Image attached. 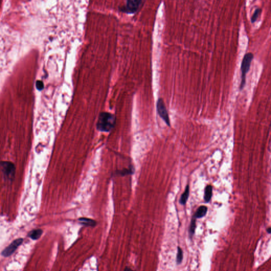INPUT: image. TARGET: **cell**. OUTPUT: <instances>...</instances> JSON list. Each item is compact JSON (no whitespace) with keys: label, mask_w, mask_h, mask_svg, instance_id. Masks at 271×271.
Segmentation results:
<instances>
[{"label":"cell","mask_w":271,"mask_h":271,"mask_svg":"<svg viewBox=\"0 0 271 271\" xmlns=\"http://www.w3.org/2000/svg\"><path fill=\"white\" fill-rule=\"evenodd\" d=\"M116 123L115 116L108 112H102L100 114L97 123L99 130L109 132L114 127Z\"/></svg>","instance_id":"cell-1"},{"label":"cell","mask_w":271,"mask_h":271,"mask_svg":"<svg viewBox=\"0 0 271 271\" xmlns=\"http://www.w3.org/2000/svg\"><path fill=\"white\" fill-rule=\"evenodd\" d=\"M254 58V55L252 53H247L244 55L241 64V82L240 84V90H243L246 84V78L248 73L251 64Z\"/></svg>","instance_id":"cell-2"},{"label":"cell","mask_w":271,"mask_h":271,"mask_svg":"<svg viewBox=\"0 0 271 271\" xmlns=\"http://www.w3.org/2000/svg\"><path fill=\"white\" fill-rule=\"evenodd\" d=\"M0 167L5 177L10 180H12L16 173V167L14 164L10 162H2L0 163Z\"/></svg>","instance_id":"cell-3"},{"label":"cell","mask_w":271,"mask_h":271,"mask_svg":"<svg viewBox=\"0 0 271 271\" xmlns=\"http://www.w3.org/2000/svg\"><path fill=\"white\" fill-rule=\"evenodd\" d=\"M157 110L159 116L163 120L165 121L168 126H171L169 116L167 112V109L163 99L159 98L157 102Z\"/></svg>","instance_id":"cell-4"},{"label":"cell","mask_w":271,"mask_h":271,"mask_svg":"<svg viewBox=\"0 0 271 271\" xmlns=\"http://www.w3.org/2000/svg\"><path fill=\"white\" fill-rule=\"evenodd\" d=\"M23 238L16 239L4 249L2 252V255L4 257H9L12 254L23 242Z\"/></svg>","instance_id":"cell-5"},{"label":"cell","mask_w":271,"mask_h":271,"mask_svg":"<svg viewBox=\"0 0 271 271\" xmlns=\"http://www.w3.org/2000/svg\"><path fill=\"white\" fill-rule=\"evenodd\" d=\"M141 1H129L126 5L122 8L121 10L126 12H135L141 5Z\"/></svg>","instance_id":"cell-6"},{"label":"cell","mask_w":271,"mask_h":271,"mask_svg":"<svg viewBox=\"0 0 271 271\" xmlns=\"http://www.w3.org/2000/svg\"><path fill=\"white\" fill-rule=\"evenodd\" d=\"M207 211L208 208L207 207L203 206H200L194 214L193 217L196 219L202 218L206 216Z\"/></svg>","instance_id":"cell-7"},{"label":"cell","mask_w":271,"mask_h":271,"mask_svg":"<svg viewBox=\"0 0 271 271\" xmlns=\"http://www.w3.org/2000/svg\"><path fill=\"white\" fill-rule=\"evenodd\" d=\"M80 224L84 226L88 227H94L96 225L95 220L86 218H81L78 219Z\"/></svg>","instance_id":"cell-8"},{"label":"cell","mask_w":271,"mask_h":271,"mask_svg":"<svg viewBox=\"0 0 271 271\" xmlns=\"http://www.w3.org/2000/svg\"><path fill=\"white\" fill-rule=\"evenodd\" d=\"M212 186L209 185L206 186L204 190V199L206 202H209L211 199L212 195Z\"/></svg>","instance_id":"cell-9"},{"label":"cell","mask_w":271,"mask_h":271,"mask_svg":"<svg viewBox=\"0 0 271 271\" xmlns=\"http://www.w3.org/2000/svg\"><path fill=\"white\" fill-rule=\"evenodd\" d=\"M43 234V231L40 229L33 230L29 234V237L33 240H37Z\"/></svg>","instance_id":"cell-10"},{"label":"cell","mask_w":271,"mask_h":271,"mask_svg":"<svg viewBox=\"0 0 271 271\" xmlns=\"http://www.w3.org/2000/svg\"><path fill=\"white\" fill-rule=\"evenodd\" d=\"M189 196V186H186V190L182 194L181 198L179 199V203L182 205H185L188 201V198Z\"/></svg>","instance_id":"cell-11"},{"label":"cell","mask_w":271,"mask_h":271,"mask_svg":"<svg viewBox=\"0 0 271 271\" xmlns=\"http://www.w3.org/2000/svg\"><path fill=\"white\" fill-rule=\"evenodd\" d=\"M196 218H194L193 216L192 218L191 221L190 223V227H189V237L190 238H192V237L193 236L195 231L196 228Z\"/></svg>","instance_id":"cell-12"},{"label":"cell","mask_w":271,"mask_h":271,"mask_svg":"<svg viewBox=\"0 0 271 271\" xmlns=\"http://www.w3.org/2000/svg\"><path fill=\"white\" fill-rule=\"evenodd\" d=\"M183 259V252L180 247H177V255H176V263L177 264H180L182 263Z\"/></svg>","instance_id":"cell-13"},{"label":"cell","mask_w":271,"mask_h":271,"mask_svg":"<svg viewBox=\"0 0 271 271\" xmlns=\"http://www.w3.org/2000/svg\"><path fill=\"white\" fill-rule=\"evenodd\" d=\"M261 12H262L261 9L257 8L255 10L254 12L253 13V16L251 17L252 23H254L256 21L257 19L259 18V16L261 14Z\"/></svg>","instance_id":"cell-14"},{"label":"cell","mask_w":271,"mask_h":271,"mask_svg":"<svg viewBox=\"0 0 271 271\" xmlns=\"http://www.w3.org/2000/svg\"><path fill=\"white\" fill-rule=\"evenodd\" d=\"M36 88H37V90H38V91H41V90H43V88H44V85H43V81H40V80H38L36 82Z\"/></svg>","instance_id":"cell-15"},{"label":"cell","mask_w":271,"mask_h":271,"mask_svg":"<svg viewBox=\"0 0 271 271\" xmlns=\"http://www.w3.org/2000/svg\"><path fill=\"white\" fill-rule=\"evenodd\" d=\"M124 271H134L133 269H131L130 267H128V266H126V268H125V269H124Z\"/></svg>","instance_id":"cell-16"},{"label":"cell","mask_w":271,"mask_h":271,"mask_svg":"<svg viewBox=\"0 0 271 271\" xmlns=\"http://www.w3.org/2000/svg\"><path fill=\"white\" fill-rule=\"evenodd\" d=\"M267 232H268V233H269V234H271V228H270V227H269V228L267 229Z\"/></svg>","instance_id":"cell-17"}]
</instances>
